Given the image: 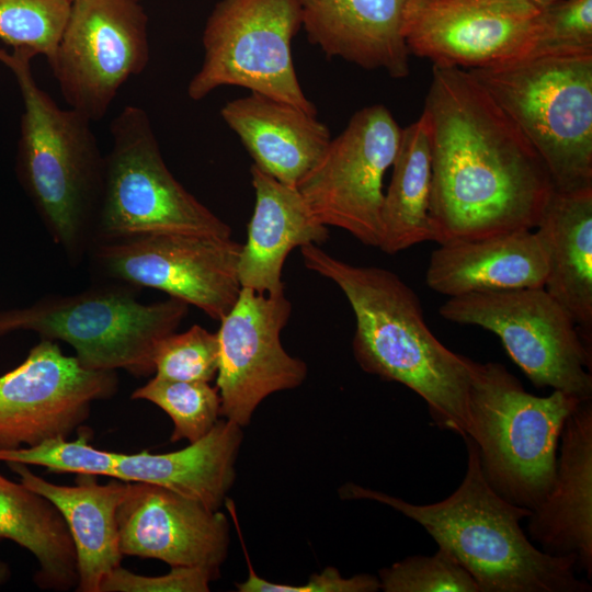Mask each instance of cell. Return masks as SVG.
<instances>
[{
  "instance_id": "6da1fadb",
  "label": "cell",
  "mask_w": 592,
  "mask_h": 592,
  "mask_svg": "<svg viewBox=\"0 0 592 592\" xmlns=\"http://www.w3.org/2000/svg\"><path fill=\"white\" fill-rule=\"evenodd\" d=\"M432 241L532 230L555 191L535 148L468 70L432 67Z\"/></svg>"
},
{
  "instance_id": "7a4b0ae2",
  "label": "cell",
  "mask_w": 592,
  "mask_h": 592,
  "mask_svg": "<svg viewBox=\"0 0 592 592\" xmlns=\"http://www.w3.org/2000/svg\"><path fill=\"white\" fill-rule=\"evenodd\" d=\"M300 254L308 270L333 282L346 297L355 317L352 350L360 367L420 396L441 429L467 434L476 362L432 333L415 292L387 269L350 264L318 244L301 246Z\"/></svg>"
},
{
  "instance_id": "3957f363",
  "label": "cell",
  "mask_w": 592,
  "mask_h": 592,
  "mask_svg": "<svg viewBox=\"0 0 592 592\" xmlns=\"http://www.w3.org/2000/svg\"><path fill=\"white\" fill-rule=\"evenodd\" d=\"M467 446V469L446 499L413 504L354 482L339 488L342 500H372L419 523L475 579L480 592H590L577 577L576 559L537 548L521 527L532 510L510 503L487 482L474 440Z\"/></svg>"
},
{
  "instance_id": "277c9868",
  "label": "cell",
  "mask_w": 592,
  "mask_h": 592,
  "mask_svg": "<svg viewBox=\"0 0 592 592\" xmlns=\"http://www.w3.org/2000/svg\"><path fill=\"white\" fill-rule=\"evenodd\" d=\"M37 54L0 48V62L14 75L23 100L16 170L49 237L77 264L87 255L100 205L104 158L91 123L61 109L32 72Z\"/></svg>"
},
{
  "instance_id": "5b68a950",
  "label": "cell",
  "mask_w": 592,
  "mask_h": 592,
  "mask_svg": "<svg viewBox=\"0 0 592 592\" xmlns=\"http://www.w3.org/2000/svg\"><path fill=\"white\" fill-rule=\"evenodd\" d=\"M581 401L560 390L535 396L503 364L476 362L467 435L478 447L487 482L500 497L532 511L544 501L555 478L565 421Z\"/></svg>"
},
{
  "instance_id": "8992f818",
  "label": "cell",
  "mask_w": 592,
  "mask_h": 592,
  "mask_svg": "<svg viewBox=\"0 0 592 592\" xmlns=\"http://www.w3.org/2000/svg\"><path fill=\"white\" fill-rule=\"evenodd\" d=\"M546 164L556 190L592 185V54L468 70Z\"/></svg>"
},
{
  "instance_id": "52a82bcc",
  "label": "cell",
  "mask_w": 592,
  "mask_h": 592,
  "mask_svg": "<svg viewBox=\"0 0 592 592\" xmlns=\"http://www.w3.org/2000/svg\"><path fill=\"white\" fill-rule=\"evenodd\" d=\"M140 289L96 282L82 292L46 295L34 304L0 311V337L32 331L41 339L62 341L88 369H124L136 377L155 373L157 343L175 332L189 305L169 297L145 304Z\"/></svg>"
},
{
  "instance_id": "ba28073f",
  "label": "cell",
  "mask_w": 592,
  "mask_h": 592,
  "mask_svg": "<svg viewBox=\"0 0 592 592\" xmlns=\"http://www.w3.org/2000/svg\"><path fill=\"white\" fill-rule=\"evenodd\" d=\"M110 132L112 148L104 158L91 246L152 234L230 237L229 225L168 169L144 109L124 106L113 118Z\"/></svg>"
},
{
  "instance_id": "9c48e42d",
  "label": "cell",
  "mask_w": 592,
  "mask_h": 592,
  "mask_svg": "<svg viewBox=\"0 0 592 592\" xmlns=\"http://www.w3.org/2000/svg\"><path fill=\"white\" fill-rule=\"evenodd\" d=\"M301 26L298 0H220L207 18L201 68L187 84L200 101L223 86H238L317 114L292 58Z\"/></svg>"
},
{
  "instance_id": "30bf717a",
  "label": "cell",
  "mask_w": 592,
  "mask_h": 592,
  "mask_svg": "<svg viewBox=\"0 0 592 592\" xmlns=\"http://www.w3.org/2000/svg\"><path fill=\"white\" fill-rule=\"evenodd\" d=\"M439 312L448 321L494 333L535 387L592 399V351L544 286L448 297Z\"/></svg>"
},
{
  "instance_id": "8fae6325",
  "label": "cell",
  "mask_w": 592,
  "mask_h": 592,
  "mask_svg": "<svg viewBox=\"0 0 592 592\" xmlns=\"http://www.w3.org/2000/svg\"><path fill=\"white\" fill-rule=\"evenodd\" d=\"M241 248L230 237L152 234L98 241L87 255L98 282L158 289L219 321L242 288Z\"/></svg>"
},
{
  "instance_id": "7c38bea8",
  "label": "cell",
  "mask_w": 592,
  "mask_h": 592,
  "mask_svg": "<svg viewBox=\"0 0 592 592\" xmlns=\"http://www.w3.org/2000/svg\"><path fill=\"white\" fill-rule=\"evenodd\" d=\"M401 129L385 105L374 104L355 112L342 133L331 138L296 186L320 223L379 248L383 181L395 160Z\"/></svg>"
},
{
  "instance_id": "4fadbf2b",
  "label": "cell",
  "mask_w": 592,
  "mask_h": 592,
  "mask_svg": "<svg viewBox=\"0 0 592 592\" xmlns=\"http://www.w3.org/2000/svg\"><path fill=\"white\" fill-rule=\"evenodd\" d=\"M148 61V18L138 0H71L48 65L69 107L98 122Z\"/></svg>"
},
{
  "instance_id": "5bb4252c",
  "label": "cell",
  "mask_w": 592,
  "mask_h": 592,
  "mask_svg": "<svg viewBox=\"0 0 592 592\" xmlns=\"http://www.w3.org/2000/svg\"><path fill=\"white\" fill-rule=\"evenodd\" d=\"M118 388L115 371L88 369L41 339L25 360L0 376V449L68 437L89 418L96 400Z\"/></svg>"
},
{
  "instance_id": "9a60e30c",
  "label": "cell",
  "mask_w": 592,
  "mask_h": 592,
  "mask_svg": "<svg viewBox=\"0 0 592 592\" xmlns=\"http://www.w3.org/2000/svg\"><path fill=\"white\" fill-rule=\"evenodd\" d=\"M291 314L284 292L269 295L242 287L219 320L216 387L224 419L243 428L266 397L305 382L307 364L289 355L281 342Z\"/></svg>"
},
{
  "instance_id": "2e32d148",
  "label": "cell",
  "mask_w": 592,
  "mask_h": 592,
  "mask_svg": "<svg viewBox=\"0 0 592 592\" xmlns=\"http://www.w3.org/2000/svg\"><path fill=\"white\" fill-rule=\"evenodd\" d=\"M538 12L525 0H409L402 34L410 55L471 70L520 58Z\"/></svg>"
},
{
  "instance_id": "e0dca14e",
  "label": "cell",
  "mask_w": 592,
  "mask_h": 592,
  "mask_svg": "<svg viewBox=\"0 0 592 592\" xmlns=\"http://www.w3.org/2000/svg\"><path fill=\"white\" fill-rule=\"evenodd\" d=\"M119 550L170 567H201L219 574L230 543L227 516L167 488L128 481L117 513Z\"/></svg>"
},
{
  "instance_id": "ac0fdd59",
  "label": "cell",
  "mask_w": 592,
  "mask_h": 592,
  "mask_svg": "<svg viewBox=\"0 0 592 592\" xmlns=\"http://www.w3.org/2000/svg\"><path fill=\"white\" fill-rule=\"evenodd\" d=\"M556 474L544 501L532 511L528 538L542 550L571 556L592 578V400L568 415L560 435Z\"/></svg>"
},
{
  "instance_id": "d6986e66",
  "label": "cell",
  "mask_w": 592,
  "mask_h": 592,
  "mask_svg": "<svg viewBox=\"0 0 592 592\" xmlns=\"http://www.w3.org/2000/svg\"><path fill=\"white\" fill-rule=\"evenodd\" d=\"M409 0H298L308 39L328 57L392 78L409 75L402 34Z\"/></svg>"
},
{
  "instance_id": "ffe728a7",
  "label": "cell",
  "mask_w": 592,
  "mask_h": 592,
  "mask_svg": "<svg viewBox=\"0 0 592 592\" xmlns=\"http://www.w3.org/2000/svg\"><path fill=\"white\" fill-rule=\"evenodd\" d=\"M547 253L536 230L439 244L425 272L429 288L447 297L542 287Z\"/></svg>"
},
{
  "instance_id": "44dd1931",
  "label": "cell",
  "mask_w": 592,
  "mask_h": 592,
  "mask_svg": "<svg viewBox=\"0 0 592 592\" xmlns=\"http://www.w3.org/2000/svg\"><path fill=\"white\" fill-rule=\"evenodd\" d=\"M220 115L240 138L253 166L289 186H297L331 140L316 114L261 93L227 102Z\"/></svg>"
},
{
  "instance_id": "7402d4cb",
  "label": "cell",
  "mask_w": 592,
  "mask_h": 592,
  "mask_svg": "<svg viewBox=\"0 0 592 592\" xmlns=\"http://www.w3.org/2000/svg\"><path fill=\"white\" fill-rule=\"evenodd\" d=\"M250 173L255 204L240 252L238 277L241 287L280 294L284 292L282 271L289 252L309 243L322 244L329 229L311 213L297 187L253 164Z\"/></svg>"
},
{
  "instance_id": "603a6c76",
  "label": "cell",
  "mask_w": 592,
  "mask_h": 592,
  "mask_svg": "<svg viewBox=\"0 0 592 592\" xmlns=\"http://www.w3.org/2000/svg\"><path fill=\"white\" fill-rule=\"evenodd\" d=\"M22 483L48 499L62 515L72 538L78 592H100L103 579L121 566L116 513L128 481L111 478L100 485L94 475H77L73 486L53 483L24 464L8 463Z\"/></svg>"
},
{
  "instance_id": "cb8c5ba5",
  "label": "cell",
  "mask_w": 592,
  "mask_h": 592,
  "mask_svg": "<svg viewBox=\"0 0 592 592\" xmlns=\"http://www.w3.org/2000/svg\"><path fill=\"white\" fill-rule=\"evenodd\" d=\"M547 253L545 289L592 351V185L551 194L536 227Z\"/></svg>"
},
{
  "instance_id": "d4e9b609",
  "label": "cell",
  "mask_w": 592,
  "mask_h": 592,
  "mask_svg": "<svg viewBox=\"0 0 592 592\" xmlns=\"http://www.w3.org/2000/svg\"><path fill=\"white\" fill-rule=\"evenodd\" d=\"M242 426L223 419L182 449L152 454L118 453L116 478L157 485L218 511L236 480Z\"/></svg>"
},
{
  "instance_id": "484cf974",
  "label": "cell",
  "mask_w": 592,
  "mask_h": 592,
  "mask_svg": "<svg viewBox=\"0 0 592 592\" xmlns=\"http://www.w3.org/2000/svg\"><path fill=\"white\" fill-rule=\"evenodd\" d=\"M0 539L12 540L35 557L34 582L39 589L76 590L77 555L62 515L42 494L1 475Z\"/></svg>"
},
{
  "instance_id": "4316f807",
  "label": "cell",
  "mask_w": 592,
  "mask_h": 592,
  "mask_svg": "<svg viewBox=\"0 0 592 592\" xmlns=\"http://www.w3.org/2000/svg\"><path fill=\"white\" fill-rule=\"evenodd\" d=\"M392 174L384 196L383 237L379 249L396 254L432 241L430 197L432 149L423 114L401 129Z\"/></svg>"
},
{
  "instance_id": "83f0119b",
  "label": "cell",
  "mask_w": 592,
  "mask_h": 592,
  "mask_svg": "<svg viewBox=\"0 0 592 592\" xmlns=\"http://www.w3.org/2000/svg\"><path fill=\"white\" fill-rule=\"evenodd\" d=\"M130 398L158 406L172 420L171 442L193 443L206 435L220 417L217 387L206 382H178L152 377L135 389Z\"/></svg>"
},
{
  "instance_id": "f1b7e54d",
  "label": "cell",
  "mask_w": 592,
  "mask_h": 592,
  "mask_svg": "<svg viewBox=\"0 0 592 592\" xmlns=\"http://www.w3.org/2000/svg\"><path fill=\"white\" fill-rule=\"evenodd\" d=\"M71 0H0V41L52 60Z\"/></svg>"
},
{
  "instance_id": "f546056e",
  "label": "cell",
  "mask_w": 592,
  "mask_h": 592,
  "mask_svg": "<svg viewBox=\"0 0 592 592\" xmlns=\"http://www.w3.org/2000/svg\"><path fill=\"white\" fill-rule=\"evenodd\" d=\"M592 54V0H558L536 15L522 57Z\"/></svg>"
},
{
  "instance_id": "4dcf8cb0",
  "label": "cell",
  "mask_w": 592,
  "mask_h": 592,
  "mask_svg": "<svg viewBox=\"0 0 592 592\" xmlns=\"http://www.w3.org/2000/svg\"><path fill=\"white\" fill-rule=\"evenodd\" d=\"M116 452L98 449L82 431L76 441L57 436L34 446L0 449V462L42 466L54 474L94 475L116 478Z\"/></svg>"
},
{
  "instance_id": "1f68e13d",
  "label": "cell",
  "mask_w": 592,
  "mask_h": 592,
  "mask_svg": "<svg viewBox=\"0 0 592 592\" xmlns=\"http://www.w3.org/2000/svg\"><path fill=\"white\" fill-rule=\"evenodd\" d=\"M385 592H480L473 576L446 550L409 556L379 570Z\"/></svg>"
},
{
  "instance_id": "d6a6232c",
  "label": "cell",
  "mask_w": 592,
  "mask_h": 592,
  "mask_svg": "<svg viewBox=\"0 0 592 592\" xmlns=\"http://www.w3.org/2000/svg\"><path fill=\"white\" fill-rule=\"evenodd\" d=\"M217 333L193 325L184 332H172L156 345L155 376L178 382H212L218 369Z\"/></svg>"
},
{
  "instance_id": "836d02e7",
  "label": "cell",
  "mask_w": 592,
  "mask_h": 592,
  "mask_svg": "<svg viewBox=\"0 0 592 592\" xmlns=\"http://www.w3.org/2000/svg\"><path fill=\"white\" fill-rule=\"evenodd\" d=\"M219 574L201 567H171L162 576H141L122 566L102 581L100 592H207Z\"/></svg>"
},
{
  "instance_id": "e575fe53",
  "label": "cell",
  "mask_w": 592,
  "mask_h": 592,
  "mask_svg": "<svg viewBox=\"0 0 592 592\" xmlns=\"http://www.w3.org/2000/svg\"><path fill=\"white\" fill-rule=\"evenodd\" d=\"M244 581L235 585L239 592H376L380 590L377 577L358 573L343 577L334 567H327L319 573H312L304 584H285L265 580L257 574L250 563Z\"/></svg>"
},
{
  "instance_id": "d590c367",
  "label": "cell",
  "mask_w": 592,
  "mask_h": 592,
  "mask_svg": "<svg viewBox=\"0 0 592 592\" xmlns=\"http://www.w3.org/2000/svg\"><path fill=\"white\" fill-rule=\"evenodd\" d=\"M11 574L7 562L0 559V588L9 580Z\"/></svg>"
},
{
  "instance_id": "8d00e7d4",
  "label": "cell",
  "mask_w": 592,
  "mask_h": 592,
  "mask_svg": "<svg viewBox=\"0 0 592 592\" xmlns=\"http://www.w3.org/2000/svg\"><path fill=\"white\" fill-rule=\"evenodd\" d=\"M530 2L531 4L535 5L539 10L544 9L545 7L558 1V0H525Z\"/></svg>"
}]
</instances>
